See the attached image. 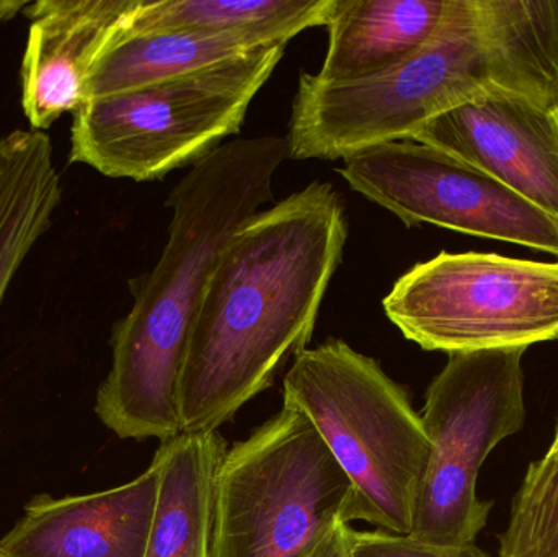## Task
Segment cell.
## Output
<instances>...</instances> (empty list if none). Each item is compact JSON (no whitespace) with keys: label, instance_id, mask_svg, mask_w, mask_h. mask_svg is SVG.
Instances as JSON below:
<instances>
[{"label":"cell","instance_id":"obj_1","mask_svg":"<svg viewBox=\"0 0 558 557\" xmlns=\"http://www.w3.org/2000/svg\"><path fill=\"white\" fill-rule=\"evenodd\" d=\"M347 241L343 199L318 180L234 232L190 336L179 386L182 434L219 431L307 349Z\"/></svg>","mask_w":558,"mask_h":557},{"label":"cell","instance_id":"obj_2","mask_svg":"<svg viewBox=\"0 0 558 557\" xmlns=\"http://www.w3.org/2000/svg\"><path fill=\"white\" fill-rule=\"evenodd\" d=\"M286 137L234 140L192 167L167 198L169 241L134 304L114 326L111 368L95 412L123 440L166 441L180 431L179 386L206 284L225 245L274 198Z\"/></svg>","mask_w":558,"mask_h":557},{"label":"cell","instance_id":"obj_3","mask_svg":"<svg viewBox=\"0 0 558 557\" xmlns=\"http://www.w3.org/2000/svg\"><path fill=\"white\" fill-rule=\"evenodd\" d=\"M282 408L304 415L353 486L350 522L410 535L429 445L409 392L343 340L292 359Z\"/></svg>","mask_w":558,"mask_h":557},{"label":"cell","instance_id":"obj_4","mask_svg":"<svg viewBox=\"0 0 558 557\" xmlns=\"http://www.w3.org/2000/svg\"><path fill=\"white\" fill-rule=\"evenodd\" d=\"M284 51L277 43L225 64L82 101L72 113L69 162L136 182L195 166L241 133Z\"/></svg>","mask_w":558,"mask_h":557},{"label":"cell","instance_id":"obj_5","mask_svg":"<svg viewBox=\"0 0 558 557\" xmlns=\"http://www.w3.org/2000/svg\"><path fill=\"white\" fill-rule=\"evenodd\" d=\"M351 506L353 486L320 435L282 408L222 458L213 557H317Z\"/></svg>","mask_w":558,"mask_h":557},{"label":"cell","instance_id":"obj_6","mask_svg":"<svg viewBox=\"0 0 558 557\" xmlns=\"http://www.w3.org/2000/svg\"><path fill=\"white\" fill-rule=\"evenodd\" d=\"M527 349L451 353L422 411L428 467L410 536L435 545H471L487 525L492 502L477 497L482 464L523 428V356Z\"/></svg>","mask_w":558,"mask_h":557},{"label":"cell","instance_id":"obj_7","mask_svg":"<svg viewBox=\"0 0 558 557\" xmlns=\"http://www.w3.org/2000/svg\"><path fill=\"white\" fill-rule=\"evenodd\" d=\"M383 306L429 352L527 349L558 339V262L441 252L403 274Z\"/></svg>","mask_w":558,"mask_h":557},{"label":"cell","instance_id":"obj_8","mask_svg":"<svg viewBox=\"0 0 558 557\" xmlns=\"http://www.w3.org/2000/svg\"><path fill=\"white\" fill-rule=\"evenodd\" d=\"M338 173L407 228L439 226L558 257L556 219L435 147L415 141L380 144L347 157Z\"/></svg>","mask_w":558,"mask_h":557},{"label":"cell","instance_id":"obj_9","mask_svg":"<svg viewBox=\"0 0 558 557\" xmlns=\"http://www.w3.org/2000/svg\"><path fill=\"white\" fill-rule=\"evenodd\" d=\"M410 141L482 170L558 221V105L484 98L439 114Z\"/></svg>","mask_w":558,"mask_h":557},{"label":"cell","instance_id":"obj_10","mask_svg":"<svg viewBox=\"0 0 558 557\" xmlns=\"http://www.w3.org/2000/svg\"><path fill=\"white\" fill-rule=\"evenodd\" d=\"M159 493L156 464L123 486L29 500L0 557H144Z\"/></svg>","mask_w":558,"mask_h":557},{"label":"cell","instance_id":"obj_11","mask_svg":"<svg viewBox=\"0 0 558 557\" xmlns=\"http://www.w3.org/2000/svg\"><path fill=\"white\" fill-rule=\"evenodd\" d=\"M136 0H39L23 52L22 107L33 130H48L84 100L92 64Z\"/></svg>","mask_w":558,"mask_h":557},{"label":"cell","instance_id":"obj_12","mask_svg":"<svg viewBox=\"0 0 558 557\" xmlns=\"http://www.w3.org/2000/svg\"><path fill=\"white\" fill-rule=\"evenodd\" d=\"M228 451L216 432L160 441L159 493L144 557H213L216 481Z\"/></svg>","mask_w":558,"mask_h":557},{"label":"cell","instance_id":"obj_13","mask_svg":"<svg viewBox=\"0 0 558 557\" xmlns=\"http://www.w3.org/2000/svg\"><path fill=\"white\" fill-rule=\"evenodd\" d=\"M448 0H337L315 81L347 84L379 74L438 32Z\"/></svg>","mask_w":558,"mask_h":557},{"label":"cell","instance_id":"obj_14","mask_svg":"<svg viewBox=\"0 0 558 557\" xmlns=\"http://www.w3.org/2000/svg\"><path fill=\"white\" fill-rule=\"evenodd\" d=\"M117 28L108 36L92 64L85 81L84 100L136 90L167 78L192 74L244 58L268 46L248 36L229 33L123 35Z\"/></svg>","mask_w":558,"mask_h":557},{"label":"cell","instance_id":"obj_15","mask_svg":"<svg viewBox=\"0 0 558 557\" xmlns=\"http://www.w3.org/2000/svg\"><path fill=\"white\" fill-rule=\"evenodd\" d=\"M337 0H136L121 19L123 35L205 32L288 45L312 26H325Z\"/></svg>","mask_w":558,"mask_h":557},{"label":"cell","instance_id":"obj_16","mask_svg":"<svg viewBox=\"0 0 558 557\" xmlns=\"http://www.w3.org/2000/svg\"><path fill=\"white\" fill-rule=\"evenodd\" d=\"M61 199V177L48 134H0V303L33 245L51 228Z\"/></svg>","mask_w":558,"mask_h":557},{"label":"cell","instance_id":"obj_17","mask_svg":"<svg viewBox=\"0 0 558 557\" xmlns=\"http://www.w3.org/2000/svg\"><path fill=\"white\" fill-rule=\"evenodd\" d=\"M500 540V557H558V421L553 444L527 468Z\"/></svg>","mask_w":558,"mask_h":557},{"label":"cell","instance_id":"obj_18","mask_svg":"<svg viewBox=\"0 0 558 557\" xmlns=\"http://www.w3.org/2000/svg\"><path fill=\"white\" fill-rule=\"evenodd\" d=\"M351 556L353 557H490L471 545H435L420 542L410 535L373 530L351 532Z\"/></svg>","mask_w":558,"mask_h":557},{"label":"cell","instance_id":"obj_19","mask_svg":"<svg viewBox=\"0 0 558 557\" xmlns=\"http://www.w3.org/2000/svg\"><path fill=\"white\" fill-rule=\"evenodd\" d=\"M351 532L353 529L350 523H338L317 557H353L351 556Z\"/></svg>","mask_w":558,"mask_h":557},{"label":"cell","instance_id":"obj_20","mask_svg":"<svg viewBox=\"0 0 558 557\" xmlns=\"http://www.w3.org/2000/svg\"><path fill=\"white\" fill-rule=\"evenodd\" d=\"M28 5L26 0H0V23L13 19L20 10H25Z\"/></svg>","mask_w":558,"mask_h":557}]
</instances>
